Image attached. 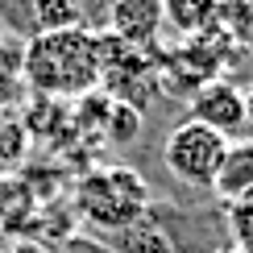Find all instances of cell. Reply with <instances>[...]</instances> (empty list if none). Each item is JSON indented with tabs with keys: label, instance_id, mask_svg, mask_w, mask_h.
I'll return each instance as SVG.
<instances>
[{
	"label": "cell",
	"instance_id": "obj_1",
	"mask_svg": "<svg viewBox=\"0 0 253 253\" xmlns=\"http://www.w3.org/2000/svg\"><path fill=\"white\" fill-rule=\"evenodd\" d=\"M25 79L38 96L62 100V96H91L100 83V54L91 29H54L38 34L25 46Z\"/></svg>",
	"mask_w": 253,
	"mask_h": 253
},
{
	"label": "cell",
	"instance_id": "obj_2",
	"mask_svg": "<svg viewBox=\"0 0 253 253\" xmlns=\"http://www.w3.org/2000/svg\"><path fill=\"white\" fill-rule=\"evenodd\" d=\"M75 204L83 220H91L104 233H121L137 224L150 204V183L133 170V166H108V170H91L79 178Z\"/></svg>",
	"mask_w": 253,
	"mask_h": 253
},
{
	"label": "cell",
	"instance_id": "obj_3",
	"mask_svg": "<svg viewBox=\"0 0 253 253\" xmlns=\"http://www.w3.org/2000/svg\"><path fill=\"white\" fill-rule=\"evenodd\" d=\"M228 150V137L208 129L199 121H178L170 133H166V145H162V162L178 183L187 187H212V178L220 170V158Z\"/></svg>",
	"mask_w": 253,
	"mask_h": 253
},
{
	"label": "cell",
	"instance_id": "obj_4",
	"mask_svg": "<svg viewBox=\"0 0 253 253\" xmlns=\"http://www.w3.org/2000/svg\"><path fill=\"white\" fill-rule=\"evenodd\" d=\"M187 117L208 125V129H216V133H224L233 141V133L245 129V91L228 79H208L204 87H195Z\"/></svg>",
	"mask_w": 253,
	"mask_h": 253
},
{
	"label": "cell",
	"instance_id": "obj_5",
	"mask_svg": "<svg viewBox=\"0 0 253 253\" xmlns=\"http://www.w3.org/2000/svg\"><path fill=\"white\" fill-rule=\"evenodd\" d=\"M162 25H166L162 0H117L108 13V34H117L133 50H145Z\"/></svg>",
	"mask_w": 253,
	"mask_h": 253
},
{
	"label": "cell",
	"instance_id": "obj_6",
	"mask_svg": "<svg viewBox=\"0 0 253 253\" xmlns=\"http://www.w3.org/2000/svg\"><path fill=\"white\" fill-rule=\"evenodd\" d=\"M224 208L241 204L253 195V141H228L224 158H220V170L208 187Z\"/></svg>",
	"mask_w": 253,
	"mask_h": 253
},
{
	"label": "cell",
	"instance_id": "obj_7",
	"mask_svg": "<svg viewBox=\"0 0 253 253\" xmlns=\"http://www.w3.org/2000/svg\"><path fill=\"white\" fill-rule=\"evenodd\" d=\"M162 17L183 38H199V34H208L216 25L220 0H162Z\"/></svg>",
	"mask_w": 253,
	"mask_h": 253
},
{
	"label": "cell",
	"instance_id": "obj_8",
	"mask_svg": "<svg viewBox=\"0 0 253 253\" xmlns=\"http://www.w3.org/2000/svg\"><path fill=\"white\" fill-rule=\"evenodd\" d=\"M108 249L112 253H174V241L166 237L162 224H154V220H137V224L121 228V233L108 237Z\"/></svg>",
	"mask_w": 253,
	"mask_h": 253
},
{
	"label": "cell",
	"instance_id": "obj_9",
	"mask_svg": "<svg viewBox=\"0 0 253 253\" xmlns=\"http://www.w3.org/2000/svg\"><path fill=\"white\" fill-rule=\"evenodd\" d=\"M34 17L42 34H54V29H75L79 25V8L75 0H34Z\"/></svg>",
	"mask_w": 253,
	"mask_h": 253
},
{
	"label": "cell",
	"instance_id": "obj_10",
	"mask_svg": "<svg viewBox=\"0 0 253 253\" xmlns=\"http://www.w3.org/2000/svg\"><path fill=\"white\" fill-rule=\"evenodd\" d=\"M104 129H108L112 141H133L137 129H141V112L125 100H112L108 104V117H104Z\"/></svg>",
	"mask_w": 253,
	"mask_h": 253
},
{
	"label": "cell",
	"instance_id": "obj_11",
	"mask_svg": "<svg viewBox=\"0 0 253 253\" xmlns=\"http://www.w3.org/2000/svg\"><path fill=\"white\" fill-rule=\"evenodd\" d=\"M224 212H228V233H233L228 245H237V253H253V195L224 208Z\"/></svg>",
	"mask_w": 253,
	"mask_h": 253
},
{
	"label": "cell",
	"instance_id": "obj_12",
	"mask_svg": "<svg viewBox=\"0 0 253 253\" xmlns=\"http://www.w3.org/2000/svg\"><path fill=\"white\" fill-rule=\"evenodd\" d=\"M62 253H112V249L108 245H96V241H87V237H67Z\"/></svg>",
	"mask_w": 253,
	"mask_h": 253
},
{
	"label": "cell",
	"instance_id": "obj_13",
	"mask_svg": "<svg viewBox=\"0 0 253 253\" xmlns=\"http://www.w3.org/2000/svg\"><path fill=\"white\" fill-rule=\"evenodd\" d=\"M245 125L253 129V96H245Z\"/></svg>",
	"mask_w": 253,
	"mask_h": 253
},
{
	"label": "cell",
	"instance_id": "obj_14",
	"mask_svg": "<svg viewBox=\"0 0 253 253\" xmlns=\"http://www.w3.org/2000/svg\"><path fill=\"white\" fill-rule=\"evenodd\" d=\"M212 253H237V245H220V249H212Z\"/></svg>",
	"mask_w": 253,
	"mask_h": 253
}]
</instances>
